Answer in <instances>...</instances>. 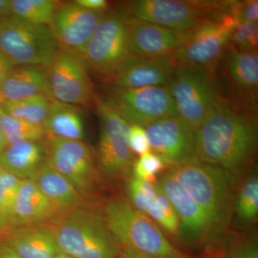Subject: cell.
<instances>
[{
  "mask_svg": "<svg viewBox=\"0 0 258 258\" xmlns=\"http://www.w3.org/2000/svg\"><path fill=\"white\" fill-rule=\"evenodd\" d=\"M257 143L256 113L222 96L196 130V159L237 177L253 159Z\"/></svg>",
  "mask_w": 258,
  "mask_h": 258,
  "instance_id": "cell-1",
  "label": "cell"
},
{
  "mask_svg": "<svg viewBox=\"0 0 258 258\" xmlns=\"http://www.w3.org/2000/svg\"><path fill=\"white\" fill-rule=\"evenodd\" d=\"M198 204L209 228L208 249L221 247L234 215L237 177L198 159L169 169Z\"/></svg>",
  "mask_w": 258,
  "mask_h": 258,
  "instance_id": "cell-2",
  "label": "cell"
},
{
  "mask_svg": "<svg viewBox=\"0 0 258 258\" xmlns=\"http://www.w3.org/2000/svg\"><path fill=\"white\" fill-rule=\"evenodd\" d=\"M45 225L62 253L75 258H118L121 246L103 215L81 208L56 215Z\"/></svg>",
  "mask_w": 258,
  "mask_h": 258,
  "instance_id": "cell-3",
  "label": "cell"
},
{
  "mask_svg": "<svg viewBox=\"0 0 258 258\" xmlns=\"http://www.w3.org/2000/svg\"><path fill=\"white\" fill-rule=\"evenodd\" d=\"M103 215L121 247L156 258H188L169 242L155 222L124 199L107 203Z\"/></svg>",
  "mask_w": 258,
  "mask_h": 258,
  "instance_id": "cell-4",
  "label": "cell"
},
{
  "mask_svg": "<svg viewBox=\"0 0 258 258\" xmlns=\"http://www.w3.org/2000/svg\"><path fill=\"white\" fill-rule=\"evenodd\" d=\"M233 1L135 0L118 13L170 30L186 32L207 20L230 14Z\"/></svg>",
  "mask_w": 258,
  "mask_h": 258,
  "instance_id": "cell-5",
  "label": "cell"
},
{
  "mask_svg": "<svg viewBox=\"0 0 258 258\" xmlns=\"http://www.w3.org/2000/svg\"><path fill=\"white\" fill-rule=\"evenodd\" d=\"M59 48L47 25L16 18L0 19V52L16 66L46 69Z\"/></svg>",
  "mask_w": 258,
  "mask_h": 258,
  "instance_id": "cell-6",
  "label": "cell"
},
{
  "mask_svg": "<svg viewBox=\"0 0 258 258\" xmlns=\"http://www.w3.org/2000/svg\"><path fill=\"white\" fill-rule=\"evenodd\" d=\"M131 55L124 18L118 11H108L93 32L81 60L103 83Z\"/></svg>",
  "mask_w": 258,
  "mask_h": 258,
  "instance_id": "cell-7",
  "label": "cell"
},
{
  "mask_svg": "<svg viewBox=\"0 0 258 258\" xmlns=\"http://www.w3.org/2000/svg\"><path fill=\"white\" fill-rule=\"evenodd\" d=\"M167 86L178 116L195 130L222 97L214 75L187 66H176Z\"/></svg>",
  "mask_w": 258,
  "mask_h": 258,
  "instance_id": "cell-8",
  "label": "cell"
},
{
  "mask_svg": "<svg viewBox=\"0 0 258 258\" xmlns=\"http://www.w3.org/2000/svg\"><path fill=\"white\" fill-rule=\"evenodd\" d=\"M215 76L224 98L257 113V52H241L229 43L217 64Z\"/></svg>",
  "mask_w": 258,
  "mask_h": 258,
  "instance_id": "cell-9",
  "label": "cell"
},
{
  "mask_svg": "<svg viewBox=\"0 0 258 258\" xmlns=\"http://www.w3.org/2000/svg\"><path fill=\"white\" fill-rule=\"evenodd\" d=\"M130 125L146 127L166 117L177 115L167 85L138 88H107L103 98Z\"/></svg>",
  "mask_w": 258,
  "mask_h": 258,
  "instance_id": "cell-10",
  "label": "cell"
},
{
  "mask_svg": "<svg viewBox=\"0 0 258 258\" xmlns=\"http://www.w3.org/2000/svg\"><path fill=\"white\" fill-rule=\"evenodd\" d=\"M236 23L233 16L227 14L194 28L187 42L172 55L176 66L195 68L215 76Z\"/></svg>",
  "mask_w": 258,
  "mask_h": 258,
  "instance_id": "cell-11",
  "label": "cell"
},
{
  "mask_svg": "<svg viewBox=\"0 0 258 258\" xmlns=\"http://www.w3.org/2000/svg\"><path fill=\"white\" fill-rule=\"evenodd\" d=\"M94 101L101 123L98 152L100 166L107 177L118 179L134 162L128 142L130 124L101 97L95 96Z\"/></svg>",
  "mask_w": 258,
  "mask_h": 258,
  "instance_id": "cell-12",
  "label": "cell"
},
{
  "mask_svg": "<svg viewBox=\"0 0 258 258\" xmlns=\"http://www.w3.org/2000/svg\"><path fill=\"white\" fill-rule=\"evenodd\" d=\"M49 165L60 173L87 200L96 190L97 176L92 152L82 141L47 136Z\"/></svg>",
  "mask_w": 258,
  "mask_h": 258,
  "instance_id": "cell-13",
  "label": "cell"
},
{
  "mask_svg": "<svg viewBox=\"0 0 258 258\" xmlns=\"http://www.w3.org/2000/svg\"><path fill=\"white\" fill-rule=\"evenodd\" d=\"M53 101L88 106L94 101L92 84L82 60L60 50L45 69Z\"/></svg>",
  "mask_w": 258,
  "mask_h": 258,
  "instance_id": "cell-14",
  "label": "cell"
},
{
  "mask_svg": "<svg viewBox=\"0 0 258 258\" xmlns=\"http://www.w3.org/2000/svg\"><path fill=\"white\" fill-rule=\"evenodd\" d=\"M144 128L151 152L168 167L196 159V130L179 116L166 117Z\"/></svg>",
  "mask_w": 258,
  "mask_h": 258,
  "instance_id": "cell-15",
  "label": "cell"
},
{
  "mask_svg": "<svg viewBox=\"0 0 258 258\" xmlns=\"http://www.w3.org/2000/svg\"><path fill=\"white\" fill-rule=\"evenodd\" d=\"M156 184L172 204L179 220L177 237L191 249L208 248L209 228L198 204L170 170L161 174Z\"/></svg>",
  "mask_w": 258,
  "mask_h": 258,
  "instance_id": "cell-16",
  "label": "cell"
},
{
  "mask_svg": "<svg viewBox=\"0 0 258 258\" xmlns=\"http://www.w3.org/2000/svg\"><path fill=\"white\" fill-rule=\"evenodd\" d=\"M106 12L83 9L70 3H59L48 24L59 50L81 59L86 45Z\"/></svg>",
  "mask_w": 258,
  "mask_h": 258,
  "instance_id": "cell-17",
  "label": "cell"
},
{
  "mask_svg": "<svg viewBox=\"0 0 258 258\" xmlns=\"http://www.w3.org/2000/svg\"><path fill=\"white\" fill-rule=\"evenodd\" d=\"M120 15L124 18L126 25L131 53L142 57L172 56L179 47L187 42L193 30L176 31Z\"/></svg>",
  "mask_w": 258,
  "mask_h": 258,
  "instance_id": "cell-18",
  "label": "cell"
},
{
  "mask_svg": "<svg viewBox=\"0 0 258 258\" xmlns=\"http://www.w3.org/2000/svg\"><path fill=\"white\" fill-rule=\"evenodd\" d=\"M176 62L169 57H142L132 54L105 82L108 86L138 88L166 86L174 75Z\"/></svg>",
  "mask_w": 258,
  "mask_h": 258,
  "instance_id": "cell-19",
  "label": "cell"
},
{
  "mask_svg": "<svg viewBox=\"0 0 258 258\" xmlns=\"http://www.w3.org/2000/svg\"><path fill=\"white\" fill-rule=\"evenodd\" d=\"M0 237L21 258H56L62 252L45 223L13 227Z\"/></svg>",
  "mask_w": 258,
  "mask_h": 258,
  "instance_id": "cell-20",
  "label": "cell"
},
{
  "mask_svg": "<svg viewBox=\"0 0 258 258\" xmlns=\"http://www.w3.org/2000/svg\"><path fill=\"white\" fill-rule=\"evenodd\" d=\"M41 142H21L7 146L0 153L2 169L22 180L34 179L47 161L46 147Z\"/></svg>",
  "mask_w": 258,
  "mask_h": 258,
  "instance_id": "cell-21",
  "label": "cell"
},
{
  "mask_svg": "<svg viewBox=\"0 0 258 258\" xmlns=\"http://www.w3.org/2000/svg\"><path fill=\"white\" fill-rule=\"evenodd\" d=\"M59 214L88 208L87 200L60 173L45 164L32 179Z\"/></svg>",
  "mask_w": 258,
  "mask_h": 258,
  "instance_id": "cell-22",
  "label": "cell"
},
{
  "mask_svg": "<svg viewBox=\"0 0 258 258\" xmlns=\"http://www.w3.org/2000/svg\"><path fill=\"white\" fill-rule=\"evenodd\" d=\"M56 215L55 209L36 183L32 179L23 180L15 201L12 227L45 223Z\"/></svg>",
  "mask_w": 258,
  "mask_h": 258,
  "instance_id": "cell-23",
  "label": "cell"
},
{
  "mask_svg": "<svg viewBox=\"0 0 258 258\" xmlns=\"http://www.w3.org/2000/svg\"><path fill=\"white\" fill-rule=\"evenodd\" d=\"M42 95L52 100L45 69L38 66H16L0 88V103Z\"/></svg>",
  "mask_w": 258,
  "mask_h": 258,
  "instance_id": "cell-24",
  "label": "cell"
},
{
  "mask_svg": "<svg viewBox=\"0 0 258 258\" xmlns=\"http://www.w3.org/2000/svg\"><path fill=\"white\" fill-rule=\"evenodd\" d=\"M43 127L46 136L80 141L85 137L81 111L77 107L62 102L51 101Z\"/></svg>",
  "mask_w": 258,
  "mask_h": 258,
  "instance_id": "cell-25",
  "label": "cell"
},
{
  "mask_svg": "<svg viewBox=\"0 0 258 258\" xmlns=\"http://www.w3.org/2000/svg\"><path fill=\"white\" fill-rule=\"evenodd\" d=\"M52 100L45 96L38 95L0 103V109L13 118L43 125L48 114Z\"/></svg>",
  "mask_w": 258,
  "mask_h": 258,
  "instance_id": "cell-26",
  "label": "cell"
},
{
  "mask_svg": "<svg viewBox=\"0 0 258 258\" xmlns=\"http://www.w3.org/2000/svg\"><path fill=\"white\" fill-rule=\"evenodd\" d=\"M234 214L242 225H249L257 217L258 174L253 170L246 176L235 193Z\"/></svg>",
  "mask_w": 258,
  "mask_h": 258,
  "instance_id": "cell-27",
  "label": "cell"
},
{
  "mask_svg": "<svg viewBox=\"0 0 258 258\" xmlns=\"http://www.w3.org/2000/svg\"><path fill=\"white\" fill-rule=\"evenodd\" d=\"M58 4L52 0H11L12 16L35 25H47Z\"/></svg>",
  "mask_w": 258,
  "mask_h": 258,
  "instance_id": "cell-28",
  "label": "cell"
},
{
  "mask_svg": "<svg viewBox=\"0 0 258 258\" xmlns=\"http://www.w3.org/2000/svg\"><path fill=\"white\" fill-rule=\"evenodd\" d=\"M0 125L7 144L42 141L46 136L43 125L33 124L7 115L0 109Z\"/></svg>",
  "mask_w": 258,
  "mask_h": 258,
  "instance_id": "cell-29",
  "label": "cell"
},
{
  "mask_svg": "<svg viewBox=\"0 0 258 258\" xmlns=\"http://www.w3.org/2000/svg\"><path fill=\"white\" fill-rule=\"evenodd\" d=\"M22 181L4 171L0 173V237L13 227L15 204Z\"/></svg>",
  "mask_w": 258,
  "mask_h": 258,
  "instance_id": "cell-30",
  "label": "cell"
},
{
  "mask_svg": "<svg viewBox=\"0 0 258 258\" xmlns=\"http://www.w3.org/2000/svg\"><path fill=\"white\" fill-rule=\"evenodd\" d=\"M145 215L159 227L176 237L179 227V217L172 204L158 186L157 195Z\"/></svg>",
  "mask_w": 258,
  "mask_h": 258,
  "instance_id": "cell-31",
  "label": "cell"
},
{
  "mask_svg": "<svg viewBox=\"0 0 258 258\" xmlns=\"http://www.w3.org/2000/svg\"><path fill=\"white\" fill-rule=\"evenodd\" d=\"M127 193L128 203L136 210L146 214L157 195V186L156 182H148L134 177L127 184Z\"/></svg>",
  "mask_w": 258,
  "mask_h": 258,
  "instance_id": "cell-32",
  "label": "cell"
},
{
  "mask_svg": "<svg viewBox=\"0 0 258 258\" xmlns=\"http://www.w3.org/2000/svg\"><path fill=\"white\" fill-rule=\"evenodd\" d=\"M230 44L241 52H257V24L237 21L231 34Z\"/></svg>",
  "mask_w": 258,
  "mask_h": 258,
  "instance_id": "cell-33",
  "label": "cell"
},
{
  "mask_svg": "<svg viewBox=\"0 0 258 258\" xmlns=\"http://www.w3.org/2000/svg\"><path fill=\"white\" fill-rule=\"evenodd\" d=\"M132 167L136 179L155 183L158 174L167 166L160 157L154 153L149 152L139 156V159L134 161Z\"/></svg>",
  "mask_w": 258,
  "mask_h": 258,
  "instance_id": "cell-34",
  "label": "cell"
},
{
  "mask_svg": "<svg viewBox=\"0 0 258 258\" xmlns=\"http://www.w3.org/2000/svg\"><path fill=\"white\" fill-rule=\"evenodd\" d=\"M230 15L233 16L236 21H245L257 24V0L233 1V4L231 8Z\"/></svg>",
  "mask_w": 258,
  "mask_h": 258,
  "instance_id": "cell-35",
  "label": "cell"
},
{
  "mask_svg": "<svg viewBox=\"0 0 258 258\" xmlns=\"http://www.w3.org/2000/svg\"><path fill=\"white\" fill-rule=\"evenodd\" d=\"M128 142L132 152L139 156L151 152L147 134L143 126L139 125H130Z\"/></svg>",
  "mask_w": 258,
  "mask_h": 258,
  "instance_id": "cell-36",
  "label": "cell"
},
{
  "mask_svg": "<svg viewBox=\"0 0 258 258\" xmlns=\"http://www.w3.org/2000/svg\"><path fill=\"white\" fill-rule=\"evenodd\" d=\"M221 258H258V247L254 241H242L227 247Z\"/></svg>",
  "mask_w": 258,
  "mask_h": 258,
  "instance_id": "cell-37",
  "label": "cell"
},
{
  "mask_svg": "<svg viewBox=\"0 0 258 258\" xmlns=\"http://www.w3.org/2000/svg\"><path fill=\"white\" fill-rule=\"evenodd\" d=\"M71 3L83 9L96 12H107L109 5L106 0H76Z\"/></svg>",
  "mask_w": 258,
  "mask_h": 258,
  "instance_id": "cell-38",
  "label": "cell"
},
{
  "mask_svg": "<svg viewBox=\"0 0 258 258\" xmlns=\"http://www.w3.org/2000/svg\"><path fill=\"white\" fill-rule=\"evenodd\" d=\"M14 68L11 62L1 52H0V88L5 79L8 77L10 71Z\"/></svg>",
  "mask_w": 258,
  "mask_h": 258,
  "instance_id": "cell-39",
  "label": "cell"
},
{
  "mask_svg": "<svg viewBox=\"0 0 258 258\" xmlns=\"http://www.w3.org/2000/svg\"><path fill=\"white\" fill-rule=\"evenodd\" d=\"M118 258H156L147 254L141 253L128 247H121Z\"/></svg>",
  "mask_w": 258,
  "mask_h": 258,
  "instance_id": "cell-40",
  "label": "cell"
},
{
  "mask_svg": "<svg viewBox=\"0 0 258 258\" xmlns=\"http://www.w3.org/2000/svg\"><path fill=\"white\" fill-rule=\"evenodd\" d=\"M0 258H21L8 244L0 243Z\"/></svg>",
  "mask_w": 258,
  "mask_h": 258,
  "instance_id": "cell-41",
  "label": "cell"
},
{
  "mask_svg": "<svg viewBox=\"0 0 258 258\" xmlns=\"http://www.w3.org/2000/svg\"><path fill=\"white\" fill-rule=\"evenodd\" d=\"M12 16L11 1L0 0V18Z\"/></svg>",
  "mask_w": 258,
  "mask_h": 258,
  "instance_id": "cell-42",
  "label": "cell"
},
{
  "mask_svg": "<svg viewBox=\"0 0 258 258\" xmlns=\"http://www.w3.org/2000/svg\"><path fill=\"white\" fill-rule=\"evenodd\" d=\"M7 146H8V144H7L3 129H2L1 125H0V153L4 150Z\"/></svg>",
  "mask_w": 258,
  "mask_h": 258,
  "instance_id": "cell-43",
  "label": "cell"
},
{
  "mask_svg": "<svg viewBox=\"0 0 258 258\" xmlns=\"http://www.w3.org/2000/svg\"><path fill=\"white\" fill-rule=\"evenodd\" d=\"M56 258H75L74 257H72V256H70L69 254H66L64 253H62V252H61L60 254H59L56 257Z\"/></svg>",
  "mask_w": 258,
  "mask_h": 258,
  "instance_id": "cell-44",
  "label": "cell"
},
{
  "mask_svg": "<svg viewBox=\"0 0 258 258\" xmlns=\"http://www.w3.org/2000/svg\"><path fill=\"white\" fill-rule=\"evenodd\" d=\"M3 170L2 169L1 166H0V173L3 172Z\"/></svg>",
  "mask_w": 258,
  "mask_h": 258,
  "instance_id": "cell-45",
  "label": "cell"
},
{
  "mask_svg": "<svg viewBox=\"0 0 258 258\" xmlns=\"http://www.w3.org/2000/svg\"><path fill=\"white\" fill-rule=\"evenodd\" d=\"M203 258H214V257H203Z\"/></svg>",
  "mask_w": 258,
  "mask_h": 258,
  "instance_id": "cell-46",
  "label": "cell"
},
{
  "mask_svg": "<svg viewBox=\"0 0 258 258\" xmlns=\"http://www.w3.org/2000/svg\"><path fill=\"white\" fill-rule=\"evenodd\" d=\"M0 19H1V18H0Z\"/></svg>",
  "mask_w": 258,
  "mask_h": 258,
  "instance_id": "cell-47",
  "label": "cell"
}]
</instances>
